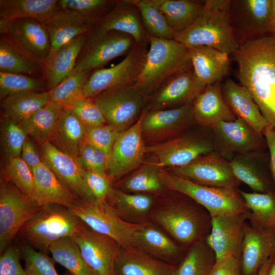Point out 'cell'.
I'll return each mask as SVG.
<instances>
[{
	"label": "cell",
	"instance_id": "1",
	"mask_svg": "<svg viewBox=\"0 0 275 275\" xmlns=\"http://www.w3.org/2000/svg\"><path fill=\"white\" fill-rule=\"evenodd\" d=\"M233 55L237 78L275 130V33L246 39Z\"/></svg>",
	"mask_w": 275,
	"mask_h": 275
},
{
	"label": "cell",
	"instance_id": "2",
	"mask_svg": "<svg viewBox=\"0 0 275 275\" xmlns=\"http://www.w3.org/2000/svg\"><path fill=\"white\" fill-rule=\"evenodd\" d=\"M231 3L229 0L205 1L194 22L176 34L174 39L188 48L207 46L229 55L233 54L239 43L231 22Z\"/></svg>",
	"mask_w": 275,
	"mask_h": 275
},
{
	"label": "cell",
	"instance_id": "3",
	"mask_svg": "<svg viewBox=\"0 0 275 275\" xmlns=\"http://www.w3.org/2000/svg\"><path fill=\"white\" fill-rule=\"evenodd\" d=\"M149 44L136 81L147 97L172 76L192 68L188 48L176 40L149 37Z\"/></svg>",
	"mask_w": 275,
	"mask_h": 275
},
{
	"label": "cell",
	"instance_id": "4",
	"mask_svg": "<svg viewBox=\"0 0 275 275\" xmlns=\"http://www.w3.org/2000/svg\"><path fill=\"white\" fill-rule=\"evenodd\" d=\"M86 226L70 209L49 204L40 207L17 235L45 253L54 242L63 238L72 237Z\"/></svg>",
	"mask_w": 275,
	"mask_h": 275
},
{
	"label": "cell",
	"instance_id": "5",
	"mask_svg": "<svg viewBox=\"0 0 275 275\" xmlns=\"http://www.w3.org/2000/svg\"><path fill=\"white\" fill-rule=\"evenodd\" d=\"M159 176L164 187L193 200L211 216L250 211L238 189L202 185L162 168L159 169Z\"/></svg>",
	"mask_w": 275,
	"mask_h": 275
},
{
	"label": "cell",
	"instance_id": "6",
	"mask_svg": "<svg viewBox=\"0 0 275 275\" xmlns=\"http://www.w3.org/2000/svg\"><path fill=\"white\" fill-rule=\"evenodd\" d=\"M177 200L155 213L156 221L179 242L191 245L206 238L211 229V216L203 208Z\"/></svg>",
	"mask_w": 275,
	"mask_h": 275
},
{
	"label": "cell",
	"instance_id": "7",
	"mask_svg": "<svg viewBox=\"0 0 275 275\" xmlns=\"http://www.w3.org/2000/svg\"><path fill=\"white\" fill-rule=\"evenodd\" d=\"M92 99L102 113L106 124L122 132L139 119L148 97L136 82H133L107 89Z\"/></svg>",
	"mask_w": 275,
	"mask_h": 275
},
{
	"label": "cell",
	"instance_id": "8",
	"mask_svg": "<svg viewBox=\"0 0 275 275\" xmlns=\"http://www.w3.org/2000/svg\"><path fill=\"white\" fill-rule=\"evenodd\" d=\"M70 210L88 227L112 238L124 249L134 247L133 235L143 225L124 219L107 201L99 203L96 200H79Z\"/></svg>",
	"mask_w": 275,
	"mask_h": 275
},
{
	"label": "cell",
	"instance_id": "9",
	"mask_svg": "<svg viewBox=\"0 0 275 275\" xmlns=\"http://www.w3.org/2000/svg\"><path fill=\"white\" fill-rule=\"evenodd\" d=\"M135 43L133 37L127 34L91 25L74 69L92 71L102 68L115 58L126 56Z\"/></svg>",
	"mask_w": 275,
	"mask_h": 275
},
{
	"label": "cell",
	"instance_id": "10",
	"mask_svg": "<svg viewBox=\"0 0 275 275\" xmlns=\"http://www.w3.org/2000/svg\"><path fill=\"white\" fill-rule=\"evenodd\" d=\"M213 152L211 128L202 134H182L170 140L146 147V154L155 158V161L152 163L162 169L183 167Z\"/></svg>",
	"mask_w": 275,
	"mask_h": 275
},
{
	"label": "cell",
	"instance_id": "11",
	"mask_svg": "<svg viewBox=\"0 0 275 275\" xmlns=\"http://www.w3.org/2000/svg\"><path fill=\"white\" fill-rule=\"evenodd\" d=\"M40 207L1 176L0 253L8 249L21 228Z\"/></svg>",
	"mask_w": 275,
	"mask_h": 275
},
{
	"label": "cell",
	"instance_id": "12",
	"mask_svg": "<svg viewBox=\"0 0 275 275\" xmlns=\"http://www.w3.org/2000/svg\"><path fill=\"white\" fill-rule=\"evenodd\" d=\"M211 130L214 152L228 160L237 154L267 148L264 135L238 117L220 122Z\"/></svg>",
	"mask_w": 275,
	"mask_h": 275
},
{
	"label": "cell",
	"instance_id": "13",
	"mask_svg": "<svg viewBox=\"0 0 275 275\" xmlns=\"http://www.w3.org/2000/svg\"><path fill=\"white\" fill-rule=\"evenodd\" d=\"M147 52V46L135 43L118 64L92 71L84 85L85 98L92 99L107 89L136 82L143 67Z\"/></svg>",
	"mask_w": 275,
	"mask_h": 275
},
{
	"label": "cell",
	"instance_id": "14",
	"mask_svg": "<svg viewBox=\"0 0 275 275\" xmlns=\"http://www.w3.org/2000/svg\"><path fill=\"white\" fill-rule=\"evenodd\" d=\"M142 114L143 137L151 144L177 137L196 124L193 102L172 108L143 111Z\"/></svg>",
	"mask_w": 275,
	"mask_h": 275
},
{
	"label": "cell",
	"instance_id": "15",
	"mask_svg": "<svg viewBox=\"0 0 275 275\" xmlns=\"http://www.w3.org/2000/svg\"><path fill=\"white\" fill-rule=\"evenodd\" d=\"M143 114L128 129L120 132L107 159V173L118 180L138 169L146 154L145 141L142 129Z\"/></svg>",
	"mask_w": 275,
	"mask_h": 275
},
{
	"label": "cell",
	"instance_id": "16",
	"mask_svg": "<svg viewBox=\"0 0 275 275\" xmlns=\"http://www.w3.org/2000/svg\"><path fill=\"white\" fill-rule=\"evenodd\" d=\"M170 172L202 185L237 190L240 182L234 176L229 160L215 152L202 156Z\"/></svg>",
	"mask_w": 275,
	"mask_h": 275
},
{
	"label": "cell",
	"instance_id": "17",
	"mask_svg": "<svg viewBox=\"0 0 275 275\" xmlns=\"http://www.w3.org/2000/svg\"><path fill=\"white\" fill-rule=\"evenodd\" d=\"M72 238L96 275H116L115 263L121 247L115 240L87 226Z\"/></svg>",
	"mask_w": 275,
	"mask_h": 275
},
{
	"label": "cell",
	"instance_id": "18",
	"mask_svg": "<svg viewBox=\"0 0 275 275\" xmlns=\"http://www.w3.org/2000/svg\"><path fill=\"white\" fill-rule=\"evenodd\" d=\"M0 32L41 65L50 51V39L44 21L31 18L0 19Z\"/></svg>",
	"mask_w": 275,
	"mask_h": 275
},
{
	"label": "cell",
	"instance_id": "19",
	"mask_svg": "<svg viewBox=\"0 0 275 275\" xmlns=\"http://www.w3.org/2000/svg\"><path fill=\"white\" fill-rule=\"evenodd\" d=\"M249 213L250 211L211 216V229L205 239L216 261L241 253L244 226Z\"/></svg>",
	"mask_w": 275,
	"mask_h": 275
},
{
	"label": "cell",
	"instance_id": "20",
	"mask_svg": "<svg viewBox=\"0 0 275 275\" xmlns=\"http://www.w3.org/2000/svg\"><path fill=\"white\" fill-rule=\"evenodd\" d=\"M40 152L43 162L65 187L81 200H95L85 180L84 169L77 160L49 142L40 145Z\"/></svg>",
	"mask_w": 275,
	"mask_h": 275
},
{
	"label": "cell",
	"instance_id": "21",
	"mask_svg": "<svg viewBox=\"0 0 275 275\" xmlns=\"http://www.w3.org/2000/svg\"><path fill=\"white\" fill-rule=\"evenodd\" d=\"M203 90L191 68L171 77L149 96L147 107L144 111L182 106L193 102Z\"/></svg>",
	"mask_w": 275,
	"mask_h": 275
},
{
	"label": "cell",
	"instance_id": "22",
	"mask_svg": "<svg viewBox=\"0 0 275 275\" xmlns=\"http://www.w3.org/2000/svg\"><path fill=\"white\" fill-rule=\"evenodd\" d=\"M240 253L243 274L257 273L265 261L275 254V230L245 223Z\"/></svg>",
	"mask_w": 275,
	"mask_h": 275
},
{
	"label": "cell",
	"instance_id": "23",
	"mask_svg": "<svg viewBox=\"0 0 275 275\" xmlns=\"http://www.w3.org/2000/svg\"><path fill=\"white\" fill-rule=\"evenodd\" d=\"M91 25L103 31L127 34L133 37L136 43L142 46H147L149 44V37L134 0H118L107 15Z\"/></svg>",
	"mask_w": 275,
	"mask_h": 275
},
{
	"label": "cell",
	"instance_id": "24",
	"mask_svg": "<svg viewBox=\"0 0 275 275\" xmlns=\"http://www.w3.org/2000/svg\"><path fill=\"white\" fill-rule=\"evenodd\" d=\"M193 104L195 123L201 127L212 128L220 122L237 118L224 98L221 81L205 87Z\"/></svg>",
	"mask_w": 275,
	"mask_h": 275
},
{
	"label": "cell",
	"instance_id": "25",
	"mask_svg": "<svg viewBox=\"0 0 275 275\" xmlns=\"http://www.w3.org/2000/svg\"><path fill=\"white\" fill-rule=\"evenodd\" d=\"M34 186L31 197L38 207L57 204L71 208L80 200L65 187L44 162L32 170Z\"/></svg>",
	"mask_w": 275,
	"mask_h": 275
},
{
	"label": "cell",
	"instance_id": "26",
	"mask_svg": "<svg viewBox=\"0 0 275 275\" xmlns=\"http://www.w3.org/2000/svg\"><path fill=\"white\" fill-rule=\"evenodd\" d=\"M188 49L194 73L203 89L208 85L221 81L228 74L230 59L227 53L207 46Z\"/></svg>",
	"mask_w": 275,
	"mask_h": 275
},
{
	"label": "cell",
	"instance_id": "27",
	"mask_svg": "<svg viewBox=\"0 0 275 275\" xmlns=\"http://www.w3.org/2000/svg\"><path fill=\"white\" fill-rule=\"evenodd\" d=\"M86 34L76 37L56 50L50 51L41 64L42 77L49 90L59 85L74 69Z\"/></svg>",
	"mask_w": 275,
	"mask_h": 275
},
{
	"label": "cell",
	"instance_id": "28",
	"mask_svg": "<svg viewBox=\"0 0 275 275\" xmlns=\"http://www.w3.org/2000/svg\"><path fill=\"white\" fill-rule=\"evenodd\" d=\"M49 142L60 150L78 160L80 150L86 143V126L70 108L63 107Z\"/></svg>",
	"mask_w": 275,
	"mask_h": 275
},
{
	"label": "cell",
	"instance_id": "29",
	"mask_svg": "<svg viewBox=\"0 0 275 275\" xmlns=\"http://www.w3.org/2000/svg\"><path fill=\"white\" fill-rule=\"evenodd\" d=\"M224 98L236 117L263 134L269 124L262 115L249 91L231 79L222 84Z\"/></svg>",
	"mask_w": 275,
	"mask_h": 275
},
{
	"label": "cell",
	"instance_id": "30",
	"mask_svg": "<svg viewBox=\"0 0 275 275\" xmlns=\"http://www.w3.org/2000/svg\"><path fill=\"white\" fill-rule=\"evenodd\" d=\"M265 151L239 154L230 160L233 173L240 182L253 192L265 193L271 189L266 174L269 154Z\"/></svg>",
	"mask_w": 275,
	"mask_h": 275
},
{
	"label": "cell",
	"instance_id": "31",
	"mask_svg": "<svg viewBox=\"0 0 275 275\" xmlns=\"http://www.w3.org/2000/svg\"><path fill=\"white\" fill-rule=\"evenodd\" d=\"M51 49L54 51L76 37L86 33L91 24L75 11L60 8L44 21Z\"/></svg>",
	"mask_w": 275,
	"mask_h": 275
},
{
	"label": "cell",
	"instance_id": "32",
	"mask_svg": "<svg viewBox=\"0 0 275 275\" xmlns=\"http://www.w3.org/2000/svg\"><path fill=\"white\" fill-rule=\"evenodd\" d=\"M270 3V0L232 1L231 9L234 10L242 32L254 37L267 33H272Z\"/></svg>",
	"mask_w": 275,
	"mask_h": 275
},
{
	"label": "cell",
	"instance_id": "33",
	"mask_svg": "<svg viewBox=\"0 0 275 275\" xmlns=\"http://www.w3.org/2000/svg\"><path fill=\"white\" fill-rule=\"evenodd\" d=\"M175 269L135 247L121 248L115 263L116 275H174Z\"/></svg>",
	"mask_w": 275,
	"mask_h": 275
},
{
	"label": "cell",
	"instance_id": "34",
	"mask_svg": "<svg viewBox=\"0 0 275 275\" xmlns=\"http://www.w3.org/2000/svg\"><path fill=\"white\" fill-rule=\"evenodd\" d=\"M59 8L57 0H0V19L45 21Z\"/></svg>",
	"mask_w": 275,
	"mask_h": 275
},
{
	"label": "cell",
	"instance_id": "35",
	"mask_svg": "<svg viewBox=\"0 0 275 275\" xmlns=\"http://www.w3.org/2000/svg\"><path fill=\"white\" fill-rule=\"evenodd\" d=\"M1 71L42 76L41 65L22 51L7 35L0 39Z\"/></svg>",
	"mask_w": 275,
	"mask_h": 275
},
{
	"label": "cell",
	"instance_id": "36",
	"mask_svg": "<svg viewBox=\"0 0 275 275\" xmlns=\"http://www.w3.org/2000/svg\"><path fill=\"white\" fill-rule=\"evenodd\" d=\"M2 117L16 123L49 103L46 91H29L10 95L2 101Z\"/></svg>",
	"mask_w": 275,
	"mask_h": 275
},
{
	"label": "cell",
	"instance_id": "37",
	"mask_svg": "<svg viewBox=\"0 0 275 275\" xmlns=\"http://www.w3.org/2000/svg\"><path fill=\"white\" fill-rule=\"evenodd\" d=\"M171 29L176 34L187 29L196 20L204 2L191 0H156Z\"/></svg>",
	"mask_w": 275,
	"mask_h": 275
},
{
	"label": "cell",
	"instance_id": "38",
	"mask_svg": "<svg viewBox=\"0 0 275 275\" xmlns=\"http://www.w3.org/2000/svg\"><path fill=\"white\" fill-rule=\"evenodd\" d=\"M238 191L250 210L248 220L252 226L275 230V193Z\"/></svg>",
	"mask_w": 275,
	"mask_h": 275
},
{
	"label": "cell",
	"instance_id": "39",
	"mask_svg": "<svg viewBox=\"0 0 275 275\" xmlns=\"http://www.w3.org/2000/svg\"><path fill=\"white\" fill-rule=\"evenodd\" d=\"M62 105L48 103L18 124L39 145L49 141L57 119L63 109Z\"/></svg>",
	"mask_w": 275,
	"mask_h": 275
},
{
	"label": "cell",
	"instance_id": "40",
	"mask_svg": "<svg viewBox=\"0 0 275 275\" xmlns=\"http://www.w3.org/2000/svg\"><path fill=\"white\" fill-rule=\"evenodd\" d=\"M133 246L151 256L170 258L177 255L179 249L168 236L153 227L143 224L133 237Z\"/></svg>",
	"mask_w": 275,
	"mask_h": 275
},
{
	"label": "cell",
	"instance_id": "41",
	"mask_svg": "<svg viewBox=\"0 0 275 275\" xmlns=\"http://www.w3.org/2000/svg\"><path fill=\"white\" fill-rule=\"evenodd\" d=\"M49 251L53 260L71 275H96L84 259L72 237L60 239L51 244Z\"/></svg>",
	"mask_w": 275,
	"mask_h": 275
},
{
	"label": "cell",
	"instance_id": "42",
	"mask_svg": "<svg viewBox=\"0 0 275 275\" xmlns=\"http://www.w3.org/2000/svg\"><path fill=\"white\" fill-rule=\"evenodd\" d=\"M91 72L74 69L59 85L47 91L49 102L70 108L85 98L84 87Z\"/></svg>",
	"mask_w": 275,
	"mask_h": 275
},
{
	"label": "cell",
	"instance_id": "43",
	"mask_svg": "<svg viewBox=\"0 0 275 275\" xmlns=\"http://www.w3.org/2000/svg\"><path fill=\"white\" fill-rule=\"evenodd\" d=\"M215 256L205 238L193 243L174 275H209Z\"/></svg>",
	"mask_w": 275,
	"mask_h": 275
},
{
	"label": "cell",
	"instance_id": "44",
	"mask_svg": "<svg viewBox=\"0 0 275 275\" xmlns=\"http://www.w3.org/2000/svg\"><path fill=\"white\" fill-rule=\"evenodd\" d=\"M107 199L111 202L110 205L121 217L122 215L132 218L144 216L153 204V198L149 195L129 194L113 188Z\"/></svg>",
	"mask_w": 275,
	"mask_h": 275
},
{
	"label": "cell",
	"instance_id": "45",
	"mask_svg": "<svg viewBox=\"0 0 275 275\" xmlns=\"http://www.w3.org/2000/svg\"><path fill=\"white\" fill-rule=\"evenodd\" d=\"M149 37L174 39L176 33L170 27L156 0H134Z\"/></svg>",
	"mask_w": 275,
	"mask_h": 275
},
{
	"label": "cell",
	"instance_id": "46",
	"mask_svg": "<svg viewBox=\"0 0 275 275\" xmlns=\"http://www.w3.org/2000/svg\"><path fill=\"white\" fill-rule=\"evenodd\" d=\"M159 169L152 162L143 164L122 181V188L135 193L161 191L164 186L159 176Z\"/></svg>",
	"mask_w": 275,
	"mask_h": 275
},
{
	"label": "cell",
	"instance_id": "47",
	"mask_svg": "<svg viewBox=\"0 0 275 275\" xmlns=\"http://www.w3.org/2000/svg\"><path fill=\"white\" fill-rule=\"evenodd\" d=\"M118 0H60V8L77 13L91 24L107 15Z\"/></svg>",
	"mask_w": 275,
	"mask_h": 275
},
{
	"label": "cell",
	"instance_id": "48",
	"mask_svg": "<svg viewBox=\"0 0 275 275\" xmlns=\"http://www.w3.org/2000/svg\"><path fill=\"white\" fill-rule=\"evenodd\" d=\"M27 133L18 124L4 117L1 121L0 140L5 161L20 157Z\"/></svg>",
	"mask_w": 275,
	"mask_h": 275
},
{
	"label": "cell",
	"instance_id": "49",
	"mask_svg": "<svg viewBox=\"0 0 275 275\" xmlns=\"http://www.w3.org/2000/svg\"><path fill=\"white\" fill-rule=\"evenodd\" d=\"M46 82L43 77L0 71V98L29 91H43Z\"/></svg>",
	"mask_w": 275,
	"mask_h": 275
},
{
	"label": "cell",
	"instance_id": "50",
	"mask_svg": "<svg viewBox=\"0 0 275 275\" xmlns=\"http://www.w3.org/2000/svg\"><path fill=\"white\" fill-rule=\"evenodd\" d=\"M1 177L31 198L34 186L32 170L20 157L5 161Z\"/></svg>",
	"mask_w": 275,
	"mask_h": 275
},
{
	"label": "cell",
	"instance_id": "51",
	"mask_svg": "<svg viewBox=\"0 0 275 275\" xmlns=\"http://www.w3.org/2000/svg\"><path fill=\"white\" fill-rule=\"evenodd\" d=\"M21 249L28 275H59L45 252L37 251L29 245H24Z\"/></svg>",
	"mask_w": 275,
	"mask_h": 275
},
{
	"label": "cell",
	"instance_id": "52",
	"mask_svg": "<svg viewBox=\"0 0 275 275\" xmlns=\"http://www.w3.org/2000/svg\"><path fill=\"white\" fill-rule=\"evenodd\" d=\"M119 132L106 123L96 126H86V141L101 150L108 159Z\"/></svg>",
	"mask_w": 275,
	"mask_h": 275
},
{
	"label": "cell",
	"instance_id": "53",
	"mask_svg": "<svg viewBox=\"0 0 275 275\" xmlns=\"http://www.w3.org/2000/svg\"><path fill=\"white\" fill-rule=\"evenodd\" d=\"M83 175L86 183L95 200L99 203L107 201L112 189V178L103 174L84 169Z\"/></svg>",
	"mask_w": 275,
	"mask_h": 275
},
{
	"label": "cell",
	"instance_id": "54",
	"mask_svg": "<svg viewBox=\"0 0 275 275\" xmlns=\"http://www.w3.org/2000/svg\"><path fill=\"white\" fill-rule=\"evenodd\" d=\"M78 161L86 170L108 174L107 157L101 150L87 143L82 147Z\"/></svg>",
	"mask_w": 275,
	"mask_h": 275
},
{
	"label": "cell",
	"instance_id": "55",
	"mask_svg": "<svg viewBox=\"0 0 275 275\" xmlns=\"http://www.w3.org/2000/svg\"><path fill=\"white\" fill-rule=\"evenodd\" d=\"M70 108L85 126H96L106 123L102 113L91 98H85Z\"/></svg>",
	"mask_w": 275,
	"mask_h": 275
},
{
	"label": "cell",
	"instance_id": "56",
	"mask_svg": "<svg viewBox=\"0 0 275 275\" xmlns=\"http://www.w3.org/2000/svg\"><path fill=\"white\" fill-rule=\"evenodd\" d=\"M20 253L12 246L7 249L0 257V275H28L19 261Z\"/></svg>",
	"mask_w": 275,
	"mask_h": 275
},
{
	"label": "cell",
	"instance_id": "57",
	"mask_svg": "<svg viewBox=\"0 0 275 275\" xmlns=\"http://www.w3.org/2000/svg\"><path fill=\"white\" fill-rule=\"evenodd\" d=\"M239 255L231 254L215 261L209 275H240Z\"/></svg>",
	"mask_w": 275,
	"mask_h": 275
},
{
	"label": "cell",
	"instance_id": "58",
	"mask_svg": "<svg viewBox=\"0 0 275 275\" xmlns=\"http://www.w3.org/2000/svg\"><path fill=\"white\" fill-rule=\"evenodd\" d=\"M21 158L32 170L43 162L40 152L29 138L25 140L21 153Z\"/></svg>",
	"mask_w": 275,
	"mask_h": 275
},
{
	"label": "cell",
	"instance_id": "59",
	"mask_svg": "<svg viewBox=\"0 0 275 275\" xmlns=\"http://www.w3.org/2000/svg\"><path fill=\"white\" fill-rule=\"evenodd\" d=\"M269 158V167L273 179L275 183V130L268 125L263 133Z\"/></svg>",
	"mask_w": 275,
	"mask_h": 275
},
{
	"label": "cell",
	"instance_id": "60",
	"mask_svg": "<svg viewBox=\"0 0 275 275\" xmlns=\"http://www.w3.org/2000/svg\"><path fill=\"white\" fill-rule=\"evenodd\" d=\"M275 254L267 259L260 268L256 275H267L268 270L273 260Z\"/></svg>",
	"mask_w": 275,
	"mask_h": 275
},
{
	"label": "cell",
	"instance_id": "61",
	"mask_svg": "<svg viewBox=\"0 0 275 275\" xmlns=\"http://www.w3.org/2000/svg\"><path fill=\"white\" fill-rule=\"evenodd\" d=\"M270 17L271 25L272 22L275 19V0H270Z\"/></svg>",
	"mask_w": 275,
	"mask_h": 275
},
{
	"label": "cell",
	"instance_id": "62",
	"mask_svg": "<svg viewBox=\"0 0 275 275\" xmlns=\"http://www.w3.org/2000/svg\"><path fill=\"white\" fill-rule=\"evenodd\" d=\"M267 275H275V256L268 270Z\"/></svg>",
	"mask_w": 275,
	"mask_h": 275
},
{
	"label": "cell",
	"instance_id": "63",
	"mask_svg": "<svg viewBox=\"0 0 275 275\" xmlns=\"http://www.w3.org/2000/svg\"><path fill=\"white\" fill-rule=\"evenodd\" d=\"M271 30L273 33H275V19L271 23Z\"/></svg>",
	"mask_w": 275,
	"mask_h": 275
},
{
	"label": "cell",
	"instance_id": "64",
	"mask_svg": "<svg viewBox=\"0 0 275 275\" xmlns=\"http://www.w3.org/2000/svg\"><path fill=\"white\" fill-rule=\"evenodd\" d=\"M66 275H71L70 273L67 274Z\"/></svg>",
	"mask_w": 275,
	"mask_h": 275
}]
</instances>
